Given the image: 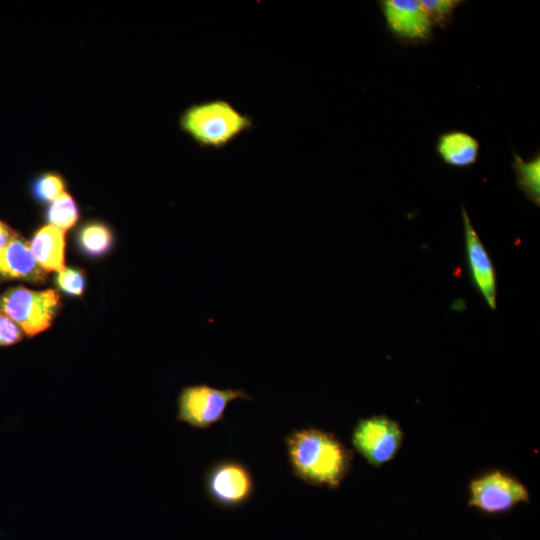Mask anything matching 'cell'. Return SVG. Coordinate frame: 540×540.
Masks as SVG:
<instances>
[{
    "label": "cell",
    "mask_w": 540,
    "mask_h": 540,
    "mask_svg": "<svg viewBox=\"0 0 540 540\" xmlns=\"http://www.w3.org/2000/svg\"><path fill=\"white\" fill-rule=\"evenodd\" d=\"M285 444L294 476L307 484L338 488L351 469L352 452L333 433L315 427L295 429Z\"/></svg>",
    "instance_id": "1"
},
{
    "label": "cell",
    "mask_w": 540,
    "mask_h": 540,
    "mask_svg": "<svg viewBox=\"0 0 540 540\" xmlns=\"http://www.w3.org/2000/svg\"><path fill=\"white\" fill-rule=\"evenodd\" d=\"M179 126L199 147L220 150L250 131L253 119L231 102L217 98L185 108Z\"/></svg>",
    "instance_id": "2"
},
{
    "label": "cell",
    "mask_w": 540,
    "mask_h": 540,
    "mask_svg": "<svg viewBox=\"0 0 540 540\" xmlns=\"http://www.w3.org/2000/svg\"><path fill=\"white\" fill-rule=\"evenodd\" d=\"M252 400L243 389H220L208 384L184 386L177 397L176 419L195 429H207L224 419L231 401Z\"/></svg>",
    "instance_id": "3"
},
{
    "label": "cell",
    "mask_w": 540,
    "mask_h": 540,
    "mask_svg": "<svg viewBox=\"0 0 540 540\" xmlns=\"http://www.w3.org/2000/svg\"><path fill=\"white\" fill-rule=\"evenodd\" d=\"M59 295L53 290L35 291L22 286L0 295V313L14 321L29 337L46 330L59 308Z\"/></svg>",
    "instance_id": "4"
},
{
    "label": "cell",
    "mask_w": 540,
    "mask_h": 540,
    "mask_svg": "<svg viewBox=\"0 0 540 540\" xmlns=\"http://www.w3.org/2000/svg\"><path fill=\"white\" fill-rule=\"evenodd\" d=\"M203 486L210 501L224 508L244 505L255 490L251 471L233 459H222L209 466L204 474Z\"/></svg>",
    "instance_id": "5"
},
{
    "label": "cell",
    "mask_w": 540,
    "mask_h": 540,
    "mask_svg": "<svg viewBox=\"0 0 540 540\" xmlns=\"http://www.w3.org/2000/svg\"><path fill=\"white\" fill-rule=\"evenodd\" d=\"M402 440L403 432L399 424L384 415L360 419L351 436L355 450L375 467L393 459Z\"/></svg>",
    "instance_id": "6"
},
{
    "label": "cell",
    "mask_w": 540,
    "mask_h": 540,
    "mask_svg": "<svg viewBox=\"0 0 540 540\" xmlns=\"http://www.w3.org/2000/svg\"><path fill=\"white\" fill-rule=\"evenodd\" d=\"M469 492V505L488 514L507 512L530 497L525 485L499 470L472 480Z\"/></svg>",
    "instance_id": "7"
},
{
    "label": "cell",
    "mask_w": 540,
    "mask_h": 540,
    "mask_svg": "<svg viewBox=\"0 0 540 540\" xmlns=\"http://www.w3.org/2000/svg\"><path fill=\"white\" fill-rule=\"evenodd\" d=\"M462 218L466 258L472 283L485 299L487 305L495 310L497 307V280L494 265L464 207L462 208Z\"/></svg>",
    "instance_id": "8"
},
{
    "label": "cell",
    "mask_w": 540,
    "mask_h": 540,
    "mask_svg": "<svg viewBox=\"0 0 540 540\" xmlns=\"http://www.w3.org/2000/svg\"><path fill=\"white\" fill-rule=\"evenodd\" d=\"M381 9L389 30L401 40L423 42L432 35V25L420 0H383Z\"/></svg>",
    "instance_id": "9"
},
{
    "label": "cell",
    "mask_w": 540,
    "mask_h": 540,
    "mask_svg": "<svg viewBox=\"0 0 540 540\" xmlns=\"http://www.w3.org/2000/svg\"><path fill=\"white\" fill-rule=\"evenodd\" d=\"M47 273L35 260L29 243L19 234L0 248V276L40 283L46 280Z\"/></svg>",
    "instance_id": "10"
},
{
    "label": "cell",
    "mask_w": 540,
    "mask_h": 540,
    "mask_svg": "<svg viewBox=\"0 0 540 540\" xmlns=\"http://www.w3.org/2000/svg\"><path fill=\"white\" fill-rule=\"evenodd\" d=\"M479 141L471 134L452 130L439 135L436 150L444 163L453 167H468L476 163Z\"/></svg>",
    "instance_id": "11"
},
{
    "label": "cell",
    "mask_w": 540,
    "mask_h": 540,
    "mask_svg": "<svg viewBox=\"0 0 540 540\" xmlns=\"http://www.w3.org/2000/svg\"><path fill=\"white\" fill-rule=\"evenodd\" d=\"M29 245L35 260L47 272L65 269L63 230L50 224L45 225L36 232Z\"/></svg>",
    "instance_id": "12"
},
{
    "label": "cell",
    "mask_w": 540,
    "mask_h": 540,
    "mask_svg": "<svg viewBox=\"0 0 540 540\" xmlns=\"http://www.w3.org/2000/svg\"><path fill=\"white\" fill-rule=\"evenodd\" d=\"M512 167L516 172V183L524 192L527 199L539 206L540 204V155L537 153L529 161L523 160L514 153Z\"/></svg>",
    "instance_id": "13"
},
{
    "label": "cell",
    "mask_w": 540,
    "mask_h": 540,
    "mask_svg": "<svg viewBox=\"0 0 540 540\" xmlns=\"http://www.w3.org/2000/svg\"><path fill=\"white\" fill-rule=\"evenodd\" d=\"M47 219L63 231L71 228L78 219V209L74 199L66 192L53 200L47 211Z\"/></svg>",
    "instance_id": "14"
},
{
    "label": "cell",
    "mask_w": 540,
    "mask_h": 540,
    "mask_svg": "<svg viewBox=\"0 0 540 540\" xmlns=\"http://www.w3.org/2000/svg\"><path fill=\"white\" fill-rule=\"evenodd\" d=\"M78 237L82 249L91 255L105 253L112 240L108 227L98 222L89 223L82 227Z\"/></svg>",
    "instance_id": "15"
},
{
    "label": "cell",
    "mask_w": 540,
    "mask_h": 540,
    "mask_svg": "<svg viewBox=\"0 0 540 540\" xmlns=\"http://www.w3.org/2000/svg\"><path fill=\"white\" fill-rule=\"evenodd\" d=\"M462 0H420L432 27H445L454 11L463 4Z\"/></svg>",
    "instance_id": "16"
},
{
    "label": "cell",
    "mask_w": 540,
    "mask_h": 540,
    "mask_svg": "<svg viewBox=\"0 0 540 540\" xmlns=\"http://www.w3.org/2000/svg\"><path fill=\"white\" fill-rule=\"evenodd\" d=\"M32 191L34 196L43 202H52L65 192L64 181L56 173H44L33 183Z\"/></svg>",
    "instance_id": "17"
},
{
    "label": "cell",
    "mask_w": 540,
    "mask_h": 540,
    "mask_svg": "<svg viewBox=\"0 0 540 540\" xmlns=\"http://www.w3.org/2000/svg\"><path fill=\"white\" fill-rule=\"evenodd\" d=\"M57 283L64 292L80 295L84 288V276L79 270L65 268L58 272Z\"/></svg>",
    "instance_id": "18"
},
{
    "label": "cell",
    "mask_w": 540,
    "mask_h": 540,
    "mask_svg": "<svg viewBox=\"0 0 540 540\" xmlns=\"http://www.w3.org/2000/svg\"><path fill=\"white\" fill-rule=\"evenodd\" d=\"M22 338L23 332L19 326L9 317L0 313V347L14 345Z\"/></svg>",
    "instance_id": "19"
},
{
    "label": "cell",
    "mask_w": 540,
    "mask_h": 540,
    "mask_svg": "<svg viewBox=\"0 0 540 540\" xmlns=\"http://www.w3.org/2000/svg\"><path fill=\"white\" fill-rule=\"evenodd\" d=\"M16 235L12 228L0 221V248L6 246Z\"/></svg>",
    "instance_id": "20"
}]
</instances>
